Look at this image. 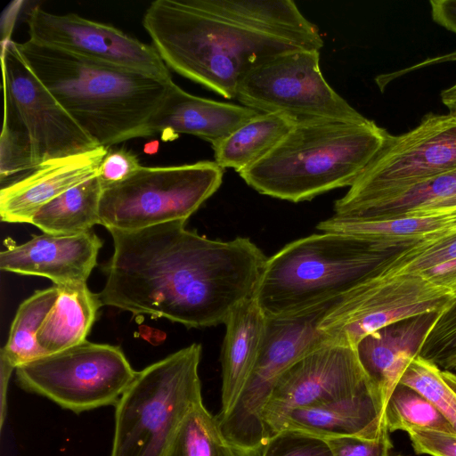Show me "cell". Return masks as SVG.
Segmentation results:
<instances>
[{"mask_svg": "<svg viewBox=\"0 0 456 456\" xmlns=\"http://www.w3.org/2000/svg\"><path fill=\"white\" fill-rule=\"evenodd\" d=\"M185 224L110 230L102 305L203 328L224 324L253 298L268 259L263 251L248 238L212 240Z\"/></svg>", "mask_w": 456, "mask_h": 456, "instance_id": "1", "label": "cell"}, {"mask_svg": "<svg viewBox=\"0 0 456 456\" xmlns=\"http://www.w3.org/2000/svg\"><path fill=\"white\" fill-rule=\"evenodd\" d=\"M142 25L168 69L226 99L265 61L324 45L292 0H156Z\"/></svg>", "mask_w": 456, "mask_h": 456, "instance_id": "2", "label": "cell"}, {"mask_svg": "<svg viewBox=\"0 0 456 456\" xmlns=\"http://www.w3.org/2000/svg\"><path fill=\"white\" fill-rule=\"evenodd\" d=\"M17 46L34 74L98 146L150 136L149 121L173 80L91 61L29 39Z\"/></svg>", "mask_w": 456, "mask_h": 456, "instance_id": "3", "label": "cell"}, {"mask_svg": "<svg viewBox=\"0 0 456 456\" xmlns=\"http://www.w3.org/2000/svg\"><path fill=\"white\" fill-rule=\"evenodd\" d=\"M373 120H297L264 158L239 173L257 192L297 203L350 187L385 143Z\"/></svg>", "mask_w": 456, "mask_h": 456, "instance_id": "4", "label": "cell"}, {"mask_svg": "<svg viewBox=\"0 0 456 456\" xmlns=\"http://www.w3.org/2000/svg\"><path fill=\"white\" fill-rule=\"evenodd\" d=\"M389 254L341 233L296 240L268 257L254 299L265 317H275L341 297L374 277Z\"/></svg>", "mask_w": 456, "mask_h": 456, "instance_id": "5", "label": "cell"}, {"mask_svg": "<svg viewBox=\"0 0 456 456\" xmlns=\"http://www.w3.org/2000/svg\"><path fill=\"white\" fill-rule=\"evenodd\" d=\"M4 122L0 177L7 178L49 161L98 146L75 122L20 55L17 43L2 44Z\"/></svg>", "mask_w": 456, "mask_h": 456, "instance_id": "6", "label": "cell"}, {"mask_svg": "<svg viewBox=\"0 0 456 456\" xmlns=\"http://www.w3.org/2000/svg\"><path fill=\"white\" fill-rule=\"evenodd\" d=\"M193 343L136 375L116 403L110 456H166L189 412L203 403Z\"/></svg>", "mask_w": 456, "mask_h": 456, "instance_id": "7", "label": "cell"}, {"mask_svg": "<svg viewBox=\"0 0 456 456\" xmlns=\"http://www.w3.org/2000/svg\"><path fill=\"white\" fill-rule=\"evenodd\" d=\"M341 297L266 317L259 354L240 395L225 415L216 416L238 456H261L266 443L261 415L275 383L301 356L325 343L319 326Z\"/></svg>", "mask_w": 456, "mask_h": 456, "instance_id": "8", "label": "cell"}, {"mask_svg": "<svg viewBox=\"0 0 456 456\" xmlns=\"http://www.w3.org/2000/svg\"><path fill=\"white\" fill-rule=\"evenodd\" d=\"M224 169L203 160L142 167L126 179L103 186L99 216L106 229L134 231L187 219L221 186Z\"/></svg>", "mask_w": 456, "mask_h": 456, "instance_id": "9", "label": "cell"}, {"mask_svg": "<svg viewBox=\"0 0 456 456\" xmlns=\"http://www.w3.org/2000/svg\"><path fill=\"white\" fill-rule=\"evenodd\" d=\"M456 170V112L427 114L407 133L387 134L384 145L334 203L346 216Z\"/></svg>", "mask_w": 456, "mask_h": 456, "instance_id": "10", "label": "cell"}, {"mask_svg": "<svg viewBox=\"0 0 456 456\" xmlns=\"http://www.w3.org/2000/svg\"><path fill=\"white\" fill-rule=\"evenodd\" d=\"M15 370L23 389L76 413L116 405L137 372L119 346L87 340Z\"/></svg>", "mask_w": 456, "mask_h": 456, "instance_id": "11", "label": "cell"}, {"mask_svg": "<svg viewBox=\"0 0 456 456\" xmlns=\"http://www.w3.org/2000/svg\"><path fill=\"white\" fill-rule=\"evenodd\" d=\"M456 304V296L423 274L370 277L345 294L322 321L325 343L355 347L367 335L386 326Z\"/></svg>", "mask_w": 456, "mask_h": 456, "instance_id": "12", "label": "cell"}, {"mask_svg": "<svg viewBox=\"0 0 456 456\" xmlns=\"http://www.w3.org/2000/svg\"><path fill=\"white\" fill-rule=\"evenodd\" d=\"M236 99L261 113H281L297 120L367 119L326 81L320 51L296 50L252 69L240 82Z\"/></svg>", "mask_w": 456, "mask_h": 456, "instance_id": "13", "label": "cell"}, {"mask_svg": "<svg viewBox=\"0 0 456 456\" xmlns=\"http://www.w3.org/2000/svg\"><path fill=\"white\" fill-rule=\"evenodd\" d=\"M368 393L379 395L355 348L323 343L301 356L275 383L261 415L265 442L280 432L285 418L296 409Z\"/></svg>", "mask_w": 456, "mask_h": 456, "instance_id": "14", "label": "cell"}, {"mask_svg": "<svg viewBox=\"0 0 456 456\" xmlns=\"http://www.w3.org/2000/svg\"><path fill=\"white\" fill-rule=\"evenodd\" d=\"M29 40L109 65L172 80L152 45L120 29L75 13L55 14L36 6L27 18Z\"/></svg>", "mask_w": 456, "mask_h": 456, "instance_id": "15", "label": "cell"}, {"mask_svg": "<svg viewBox=\"0 0 456 456\" xmlns=\"http://www.w3.org/2000/svg\"><path fill=\"white\" fill-rule=\"evenodd\" d=\"M102 246V240L93 230L71 235L44 232L20 245L7 242L0 254V268L45 277L54 285L83 283L96 265Z\"/></svg>", "mask_w": 456, "mask_h": 456, "instance_id": "16", "label": "cell"}, {"mask_svg": "<svg viewBox=\"0 0 456 456\" xmlns=\"http://www.w3.org/2000/svg\"><path fill=\"white\" fill-rule=\"evenodd\" d=\"M110 147L49 161L4 186L0 191L3 222L30 224L45 204L69 189L98 175Z\"/></svg>", "mask_w": 456, "mask_h": 456, "instance_id": "17", "label": "cell"}, {"mask_svg": "<svg viewBox=\"0 0 456 456\" xmlns=\"http://www.w3.org/2000/svg\"><path fill=\"white\" fill-rule=\"evenodd\" d=\"M322 232L360 238L373 249L391 253L456 237V206L417 210L390 219H358L333 215L317 224Z\"/></svg>", "mask_w": 456, "mask_h": 456, "instance_id": "18", "label": "cell"}, {"mask_svg": "<svg viewBox=\"0 0 456 456\" xmlns=\"http://www.w3.org/2000/svg\"><path fill=\"white\" fill-rule=\"evenodd\" d=\"M261 112L244 105L192 95L175 83L151 118L149 135L188 134L217 143Z\"/></svg>", "mask_w": 456, "mask_h": 456, "instance_id": "19", "label": "cell"}, {"mask_svg": "<svg viewBox=\"0 0 456 456\" xmlns=\"http://www.w3.org/2000/svg\"><path fill=\"white\" fill-rule=\"evenodd\" d=\"M438 314H428L386 326L365 336L356 346L358 360L386 405L402 374L419 355Z\"/></svg>", "mask_w": 456, "mask_h": 456, "instance_id": "20", "label": "cell"}, {"mask_svg": "<svg viewBox=\"0 0 456 456\" xmlns=\"http://www.w3.org/2000/svg\"><path fill=\"white\" fill-rule=\"evenodd\" d=\"M301 431L323 440L339 436L377 438L388 431L385 406L368 393L292 411L281 430Z\"/></svg>", "mask_w": 456, "mask_h": 456, "instance_id": "21", "label": "cell"}, {"mask_svg": "<svg viewBox=\"0 0 456 456\" xmlns=\"http://www.w3.org/2000/svg\"><path fill=\"white\" fill-rule=\"evenodd\" d=\"M265 322L266 317L254 297L242 303L225 322L218 416L225 415L240 395L256 362Z\"/></svg>", "mask_w": 456, "mask_h": 456, "instance_id": "22", "label": "cell"}, {"mask_svg": "<svg viewBox=\"0 0 456 456\" xmlns=\"http://www.w3.org/2000/svg\"><path fill=\"white\" fill-rule=\"evenodd\" d=\"M56 300L43 322L37 338L45 354L86 341L102 305L99 294L86 282L56 285Z\"/></svg>", "mask_w": 456, "mask_h": 456, "instance_id": "23", "label": "cell"}, {"mask_svg": "<svg viewBox=\"0 0 456 456\" xmlns=\"http://www.w3.org/2000/svg\"><path fill=\"white\" fill-rule=\"evenodd\" d=\"M296 122L281 113H259L212 145L214 161L240 173L268 154Z\"/></svg>", "mask_w": 456, "mask_h": 456, "instance_id": "24", "label": "cell"}, {"mask_svg": "<svg viewBox=\"0 0 456 456\" xmlns=\"http://www.w3.org/2000/svg\"><path fill=\"white\" fill-rule=\"evenodd\" d=\"M103 185L98 175L61 193L32 217L30 224L45 233L71 235L100 224L99 208Z\"/></svg>", "mask_w": 456, "mask_h": 456, "instance_id": "25", "label": "cell"}, {"mask_svg": "<svg viewBox=\"0 0 456 456\" xmlns=\"http://www.w3.org/2000/svg\"><path fill=\"white\" fill-rule=\"evenodd\" d=\"M57 287L37 290L19 306L12 322L8 340L0 357L15 369L41 356L45 352L37 343V333L57 297Z\"/></svg>", "mask_w": 456, "mask_h": 456, "instance_id": "26", "label": "cell"}, {"mask_svg": "<svg viewBox=\"0 0 456 456\" xmlns=\"http://www.w3.org/2000/svg\"><path fill=\"white\" fill-rule=\"evenodd\" d=\"M166 456H238L224 437L216 416L203 403L180 426Z\"/></svg>", "mask_w": 456, "mask_h": 456, "instance_id": "27", "label": "cell"}, {"mask_svg": "<svg viewBox=\"0 0 456 456\" xmlns=\"http://www.w3.org/2000/svg\"><path fill=\"white\" fill-rule=\"evenodd\" d=\"M399 383L413 388L427 398L456 433V372L444 370L417 355L404 370Z\"/></svg>", "mask_w": 456, "mask_h": 456, "instance_id": "28", "label": "cell"}, {"mask_svg": "<svg viewBox=\"0 0 456 456\" xmlns=\"http://www.w3.org/2000/svg\"><path fill=\"white\" fill-rule=\"evenodd\" d=\"M389 432L411 429H433L455 433L442 413L413 388L398 383L385 409Z\"/></svg>", "mask_w": 456, "mask_h": 456, "instance_id": "29", "label": "cell"}, {"mask_svg": "<svg viewBox=\"0 0 456 456\" xmlns=\"http://www.w3.org/2000/svg\"><path fill=\"white\" fill-rule=\"evenodd\" d=\"M456 259V237L417 244L391 252L375 269L374 276L392 278L421 274Z\"/></svg>", "mask_w": 456, "mask_h": 456, "instance_id": "30", "label": "cell"}, {"mask_svg": "<svg viewBox=\"0 0 456 456\" xmlns=\"http://www.w3.org/2000/svg\"><path fill=\"white\" fill-rule=\"evenodd\" d=\"M419 355L444 370L456 363V304L436 315Z\"/></svg>", "mask_w": 456, "mask_h": 456, "instance_id": "31", "label": "cell"}, {"mask_svg": "<svg viewBox=\"0 0 456 456\" xmlns=\"http://www.w3.org/2000/svg\"><path fill=\"white\" fill-rule=\"evenodd\" d=\"M261 456H333L327 442L320 437L284 429L270 437Z\"/></svg>", "mask_w": 456, "mask_h": 456, "instance_id": "32", "label": "cell"}, {"mask_svg": "<svg viewBox=\"0 0 456 456\" xmlns=\"http://www.w3.org/2000/svg\"><path fill=\"white\" fill-rule=\"evenodd\" d=\"M389 433L386 431L377 438L339 436L325 441L333 456H395Z\"/></svg>", "mask_w": 456, "mask_h": 456, "instance_id": "33", "label": "cell"}, {"mask_svg": "<svg viewBox=\"0 0 456 456\" xmlns=\"http://www.w3.org/2000/svg\"><path fill=\"white\" fill-rule=\"evenodd\" d=\"M141 167L135 154L124 148L111 150L103 158L99 167L98 177L103 186L121 182Z\"/></svg>", "mask_w": 456, "mask_h": 456, "instance_id": "34", "label": "cell"}, {"mask_svg": "<svg viewBox=\"0 0 456 456\" xmlns=\"http://www.w3.org/2000/svg\"><path fill=\"white\" fill-rule=\"evenodd\" d=\"M407 433L417 454L456 456V433L433 429H411Z\"/></svg>", "mask_w": 456, "mask_h": 456, "instance_id": "35", "label": "cell"}, {"mask_svg": "<svg viewBox=\"0 0 456 456\" xmlns=\"http://www.w3.org/2000/svg\"><path fill=\"white\" fill-rule=\"evenodd\" d=\"M429 4L433 20L456 34V0H432Z\"/></svg>", "mask_w": 456, "mask_h": 456, "instance_id": "36", "label": "cell"}, {"mask_svg": "<svg viewBox=\"0 0 456 456\" xmlns=\"http://www.w3.org/2000/svg\"><path fill=\"white\" fill-rule=\"evenodd\" d=\"M421 274L456 296V259Z\"/></svg>", "mask_w": 456, "mask_h": 456, "instance_id": "37", "label": "cell"}, {"mask_svg": "<svg viewBox=\"0 0 456 456\" xmlns=\"http://www.w3.org/2000/svg\"><path fill=\"white\" fill-rule=\"evenodd\" d=\"M441 100L449 111H456V83L442 91Z\"/></svg>", "mask_w": 456, "mask_h": 456, "instance_id": "38", "label": "cell"}, {"mask_svg": "<svg viewBox=\"0 0 456 456\" xmlns=\"http://www.w3.org/2000/svg\"><path fill=\"white\" fill-rule=\"evenodd\" d=\"M452 112H456V111H452Z\"/></svg>", "mask_w": 456, "mask_h": 456, "instance_id": "39", "label": "cell"}]
</instances>
